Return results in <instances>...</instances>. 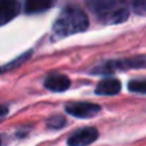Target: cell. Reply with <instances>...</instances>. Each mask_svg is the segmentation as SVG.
<instances>
[{"mask_svg": "<svg viewBox=\"0 0 146 146\" xmlns=\"http://www.w3.org/2000/svg\"><path fill=\"white\" fill-rule=\"evenodd\" d=\"M95 9L99 18L108 25L124 22L129 14L126 0H96Z\"/></svg>", "mask_w": 146, "mask_h": 146, "instance_id": "cell-2", "label": "cell"}, {"mask_svg": "<svg viewBox=\"0 0 146 146\" xmlns=\"http://www.w3.org/2000/svg\"><path fill=\"white\" fill-rule=\"evenodd\" d=\"M7 114H8V108L4 105H0V121L7 117Z\"/></svg>", "mask_w": 146, "mask_h": 146, "instance_id": "cell-13", "label": "cell"}, {"mask_svg": "<svg viewBox=\"0 0 146 146\" xmlns=\"http://www.w3.org/2000/svg\"><path fill=\"white\" fill-rule=\"evenodd\" d=\"M31 55V51H28L27 54H23L22 56H19V58H17L15 60H13L12 63H8V64H5L4 67H1L0 68V72H7V71H10V69H13V68H15V67H18V66H21V64L23 63V62H26L27 60V58Z\"/></svg>", "mask_w": 146, "mask_h": 146, "instance_id": "cell-11", "label": "cell"}, {"mask_svg": "<svg viewBox=\"0 0 146 146\" xmlns=\"http://www.w3.org/2000/svg\"><path fill=\"white\" fill-rule=\"evenodd\" d=\"M67 124V121L63 115H53L46 121V126L50 129H60Z\"/></svg>", "mask_w": 146, "mask_h": 146, "instance_id": "cell-9", "label": "cell"}, {"mask_svg": "<svg viewBox=\"0 0 146 146\" xmlns=\"http://www.w3.org/2000/svg\"><path fill=\"white\" fill-rule=\"evenodd\" d=\"M128 90L132 92L146 94V80H133L128 83Z\"/></svg>", "mask_w": 146, "mask_h": 146, "instance_id": "cell-10", "label": "cell"}, {"mask_svg": "<svg viewBox=\"0 0 146 146\" xmlns=\"http://www.w3.org/2000/svg\"><path fill=\"white\" fill-rule=\"evenodd\" d=\"M71 86V80L64 74H50L46 77L45 80V87L50 91H55V92H63Z\"/></svg>", "mask_w": 146, "mask_h": 146, "instance_id": "cell-6", "label": "cell"}, {"mask_svg": "<svg viewBox=\"0 0 146 146\" xmlns=\"http://www.w3.org/2000/svg\"><path fill=\"white\" fill-rule=\"evenodd\" d=\"M133 9L137 14L146 15V0H135L133 1Z\"/></svg>", "mask_w": 146, "mask_h": 146, "instance_id": "cell-12", "label": "cell"}, {"mask_svg": "<svg viewBox=\"0 0 146 146\" xmlns=\"http://www.w3.org/2000/svg\"><path fill=\"white\" fill-rule=\"evenodd\" d=\"M53 5V0H27L26 1V12L32 14V13H40L44 10H48Z\"/></svg>", "mask_w": 146, "mask_h": 146, "instance_id": "cell-8", "label": "cell"}, {"mask_svg": "<svg viewBox=\"0 0 146 146\" xmlns=\"http://www.w3.org/2000/svg\"><path fill=\"white\" fill-rule=\"evenodd\" d=\"M98 137L99 131L95 127H86V128L74 132L67 140V144H68V146H87L94 144L98 140Z\"/></svg>", "mask_w": 146, "mask_h": 146, "instance_id": "cell-3", "label": "cell"}, {"mask_svg": "<svg viewBox=\"0 0 146 146\" xmlns=\"http://www.w3.org/2000/svg\"><path fill=\"white\" fill-rule=\"evenodd\" d=\"M121 91V82L115 78H105L101 80L99 82V85L96 86V94L98 95H115Z\"/></svg>", "mask_w": 146, "mask_h": 146, "instance_id": "cell-7", "label": "cell"}, {"mask_svg": "<svg viewBox=\"0 0 146 146\" xmlns=\"http://www.w3.org/2000/svg\"><path fill=\"white\" fill-rule=\"evenodd\" d=\"M21 10V5L17 0H0V26L7 25L15 18Z\"/></svg>", "mask_w": 146, "mask_h": 146, "instance_id": "cell-5", "label": "cell"}, {"mask_svg": "<svg viewBox=\"0 0 146 146\" xmlns=\"http://www.w3.org/2000/svg\"><path fill=\"white\" fill-rule=\"evenodd\" d=\"M66 110L77 118H92L100 111V106L92 103H69L66 105Z\"/></svg>", "mask_w": 146, "mask_h": 146, "instance_id": "cell-4", "label": "cell"}, {"mask_svg": "<svg viewBox=\"0 0 146 146\" xmlns=\"http://www.w3.org/2000/svg\"><path fill=\"white\" fill-rule=\"evenodd\" d=\"M88 27L87 15L78 8L68 7L62 10L56 22L54 23L53 33L54 37H66L74 33H80L86 31Z\"/></svg>", "mask_w": 146, "mask_h": 146, "instance_id": "cell-1", "label": "cell"}, {"mask_svg": "<svg viewBox=\"0 0 146 146\" xmlns=\"http://www.w3.org/2000/svg\"><path fill=\"white\" fill-rule=\"evenodd\" d=\"M0 145H1V140H0Z\"/></svg>", "mask_w": 146, "mask_h": 146, "instance_id": "cell-14", "label": "cell"}]
</instances>
